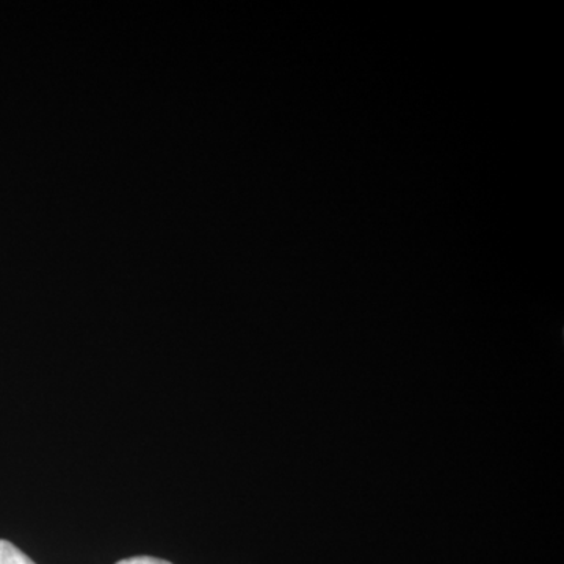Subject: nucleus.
I'll list each match as a JSON object with an SVG mask.
<instances>
[{"label":"nucleus","instance_id":"f257e3e1","mask_svg":"<svg viewBox=\"0 0 564 564\" xmlns=\"http://www.w3.org/2000/svg\"><path fill=\"white\" fill-rule=\"evenodd\" d=\"M0 564H36L10 541L0 540Z\"/></svg>","mask_w":564,"mask_h":564},{"label":"nucleus","instance_id":"f03ea898","mask_svg":"<svg viewBox=\"0 0 564 564\" xmlns=\"http://www.w3.org/2000/svg\"><path fill=\"white\" fill-rule=\"evenodd\" d=\"M117 564H173L166 560L154 558V556H133V558L121 560Z\"/></svg>","mask_w":564,"mask_h":564}]
</instances>
